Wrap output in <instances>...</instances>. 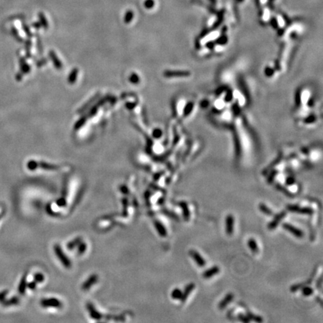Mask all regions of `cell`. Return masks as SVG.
Wrapping results in <instances>:
<instances>
[{"instance_id":"2","label":"cell","mask_w":323,"mask_h":323,"mask_svg":"<svg viewBox=\"0 0 323 323\" xmlns=\"http://www.w3.org/2000/svg\"><path fill=\"white\" fill-rule=\"evenodd\" d=\"M287 212L286 210H283V211L278 212V214H276L275 216H274V218H272V220L268 224L267 227L269 231H273V230L276 229L278 227V226L279 225L280 221L284 219V218L287 216Z\"/></svg>"},{"instance_id":"29","label":"cell","mask_w":323,"mask_h":323,"mask_svg":"<svg viewBox=\"0 0 323 323\" xmlns=\"http://www.w3.org/2000/svg\"><path fill=\"white\" fill-rule=\"evenodd\" d=\"M34 280L37 282V283H41L44 280V276L43 274L41 273H37L34 274Z\"/></svg>"},{"instance_id":"25","label":"cell","mask_w":323,"mask_h":323,"mask_svg":"<svg viewBox=\"0 0 323 323\" xmlns=\"http://www.w3.org/2000/svg\"><path fill=\"white\" fill-rule=\"evenodd\" d=\"M81 242H82V238H80V237L76 238V239H75L74 240L70 242L68 244H67V248L70 249V250L73 249L75 247L78 246L79 243H81Z\"/></svg>"},{"instance_id":"30","label":"cell","mask_w":323,"mask_h":323,"mask_svg":"<svg viewBox=\"0 0 323 323\" xmlns=\"http://www.w3.org/2000/svg\"><path fill=\"white\" fill-rule=\"evenodd\" d=\"M18 302H19V299H17V297H13V299H11L9 301H5V302H4V304H5V305H6L7 306H9V305H16V304H17Z\"/></svg>"},{"instance_id":"14","label":"cell","mask_w":323,"mask_h":323,"mask_svg":"<svg viewBox=\"0 0 323 323\" xmlns=\"http://www.w3.org/2000/svg\"><path fill=\"white\" fill-rule=\"evenodd\" d=\"M154 226H155L156 230L158 232L159 235L162 237H165L166 236H167L168 232H167V230H166V228L165 227V226H164L163 224H162L159 221V220H155V221H154Z\"/></svg>"},{"instance_id":"8","label":"cell","mask_w":323,"mask_h":323,"mask_svg":"<svg viewBox=\"0 0 323 323\" xmlns=\"http://www.w3.org/2000/svg\"><path fill=\"white\" fill-rule=\"evenodd\" d=\"M180 207L182 209V212H183V217L184 218L185 221H189L191 217L190 210H189L188 203L186 201H180L178 203Z\"/></svg>"},{"instance_id":"32","label":"cell","mask_w":323,"mask_h":323,"mask_svg":"<svg viewBox=\"0 0 323 323\" xmlns=\"http://www.w3.org/2000/svg\"><path fill=\"white\" fill-rule=\"evenodd\" d=\"M322 274H321L320 277L319 278L316 280V289L321 290V289H322Z\"/></svg>"},{"instance_id":"38","label":"cell","mask_w":323,"mask_h":323,"mask_svg":"<svg viewBox=\"0 0 323 323\" xmlns=\"http://www.w3.org/2000/svg\"><path fill=\"white\" fill-rule=\"evenodd\" d=\"M3 213H1V214H0V219H1V218L3 217Z\"/></svg>"},{"instance_id":"3","label":"cell","mask_w":323,"mask_h":323,"mask_svg":"<svg viewBox=\"0 0 323 323\" xmlns=\"http://www.w3.org/2000/svg\"><path fill=\"white\" fill-rule=\"evenodd\" d=\"M54 251H55L56 256H57L58 258L61 260V262L62 263V264L64 265V266L67 268L70 267L71 266L70 260L67 258V257L66 256V255L64 254L61 246L59 245H55V246H54Z\"/></svg>"},{"instance_id":"11","label":"cell","mask_w":323,"mask_h":323,"mask_svg":"<svg viewBox=\"0 0 323 323\" xmlns=\"http://www.w3.org/2000/svg\"><path fill=\"white\" fill-rule=\"evenodd\" d=\"M233 299L234 295L233 293H227V295L224 297V299L218 303V309H219V310H224V309H225L226 307H227V305L233 300Z\"/></svg>"},{"instance_id":"9","label":"cell","mask_w":323,"mask_h":323,"mask_svg":"<svg viewBox=\"0 0 323 323\" xmlns=\"http://www.w3.org/2000/svg\"><path fill=\"white\" fill-rule=\"evenodd\" d=\"M195 284L194 283H190L185 286L184 288V290H183V292L182 293V297L180 299V301H182V302L184 303L186 301L187 299H188V297L189 296V295H190V294L191 293V292L195 289Z\"/></svg>"},{"instance_id":"28","label":"cell","mask_w":323,"mask_h":323,"mask_svg":"<svg viewBox=\"0 0 323 323\" xmlns=\"http://www.w3.org/2000/svg\"><path fill=\"white\" fill-rule=\"evenodd\" d=\"M295 183H296V180H295V177H293V176H289V177H287V178H286L285 183L287 185H293L295 184Z\"/></svg>"},{"instance_id":"20","label":"cell","mask_w":323,"mask_h":323,"mask_svg":"<svg viewBox=\"0 0 323 323\" xmlns=\"http://www.w3.org/2000/svg\"><path fill=\"white\" fill-rule=\"evenodd\" d=\"M162 213L165 215L166 216H168V217H169L170 218H171V219L175 220V221H180V217L178 215L176 214L175 212H174L173 211L167 210V209H163V210H162Z\"/></svg>"},{"instance_id":"23","label":"cell","mask_w":323,"mask_h":323,"mask_svg":"<svg viewBox=\"0 0 323 323\" xmlns=\"http://www.w3.org/2000/svg\"><path fill=\"white\" fill-rule=\"evenodd\" d=\"M182 293L183 292L181 291V289H178V288H176V289H173L171 292V298L175 300H180L182 297Z\"/></svg>"},{"instance_id":"13","label":"cell","mask_w":323,"mask_h":323,"mask_svg":"<svg viewBox=\"0 0 323 323\" xmlns=\"http://www.w3.org/2000/svg\"><path fill=\"white\" fill-rule=\"evenodd\" d=\"M87 309H88V312H89L91 316L92 317L93 319L96 320H100L102 318V315L98 312L97 310L94 308V307L93 306L91 303H88L87 304Z\"/></svg>"},{"instance_id":"7","label":"cell","mask_w":323,"mask_h":323,"mask_svg":"<svg viewBox=\"0 0 323 323\" xmlns=\"http://www.w3.org/2000/svg\"><path fill=\"white\" fill-rule=\"evenodd\" d=\"M189 254L199 267H204V266H206V260H204V257L201 256L198 251L191 249L189 251Z\"/></svg>"},{"instance_id":"33","label":"cell","mask_w":323,"mask_h":323,"mask_svg":"<svg viewBox=\"0 0 323 323\" xmlns=\"http://www.w3.org/2000/svg\"><path fill=\"white\" fill-rule=\"evenodd\" d=\"M57 204L59 206H65L66 205V201L65 198H61L57 201Z\"/></svg>"},{"instance_id":"26","label":"cell","mask_w":323,"mask_h":323,"mask_svg":"<svg viewBox=\"0 0 323 323\" xmlns=\"http://www.w3.org/2000/svg\"><path fill=\"white\" fill-rule=\"evenodd\" d=\"M305 286H306V283H305V282H304V283L293 284V285H292L291 287H290V291H291L292 293H295V292H297L298 290L301 289V288L305 287Z\"/></svg>"},{"instance_id":"36","label":"cell","mask_w":323,"mask_h":323,"mask_svg":"<svg viewBox=\"0 0 323 323\" xmlns=\"http://www.w3.org/2000/svg\"><path fill=\"white\" fill-rule=\"evenodd\" d=\"M121 190L122 191V192L124 193V194H128V193H129L128 192V191H128V189H127L126 186H121Z\"/></svg>"},{"instance_id":"10","label":"cell","mask_w":323,"mask_h":323,"mask_svg":"<svg viewBox=\"0 0 323 323\" xmlns=\"http://www.w3.org/2000/svg\"><path fill=\"white\" fill-rule=\"evenodd\" d=\"M219 272L220 268L217 266H214L211 268H208V269L205 270L202 273V277L205 278V279H210V278H212L213 276L219 273Z\"/></svg>"},{"instance_id":"18","label":"cell","mask_w":323,"mask_h":323,"mask_svg":"<svg viewBox=\"0 0 323 323\" xmlns=\"http://www.w3.org/2000/svg\"><path fill=\"white\" fill-rule=\"evenodd\" d=\"M259 210H260V211L262 212V213L266 215V216H272L274 215L273 211H272L268 206H266V204H263V203H260V204H259Z\"/></svg>"},{"instance_id":"21","label":"cell","mask_w":323,"mask_h":323,"mask_svg":"<svg viewBox=\"0 0 323 323\" xmlns=\"http://www.w3.org/2000/svg\"><path fill=\"white\" fill-rule=\"evenodd\" d=\"M278 174V170H271V171L267 174V180H266V182H267L268 184H272L273 183L275 177H277Z\"/></svg>"},{"instance_id":"17","label":"cell","mask_w":323,"mask_h":323,"mask_svg":"<svg viewBox=\"0 0 323 323\" xmlns=\"http://www.w3.org/2000/svg\"><path fill=\"white\" fill-rule=\"evenodd\" d=\"M247 246H248L250 250L252 251L254 254H257L259 252V247L257 245V242L254 238H251L247 241Z\"/></svg>"},{"instance_id":"1","label":"cell","mask_w":323,"mask_h":323,"mask_svg":"<svg viewBox=\"0 0 323 323\" xmlns=\"http://www.w3.org/2000/svg\"><path fill=\"white\" fill-rule=\"evenodd\" d=\"M287 210L288 211L292 212H295V213H299V214H304V215H313V210L310 207H307V206H300L299 205H294V204H289L287 206Z\"/></svg>"},{"instance_id":"35","label":"cell","mask_w":323,"mask_h":323,"mask_svg":"<svg viewBox=\"0 0 323 323\" xmlns=\"http://www.w3.org/2000/svg\"><path fill=\"white\" fill-rule=\"evenodd\" d=\"M36 286H37V282L35 281V280H34L33 282H32V283H30L29 284L28 287L30 289H34L36 288Z\"/></svg>"},{"instance_id":"4","label":"cell","mask_w":323,"mask_h":323,"mask_svg":"<svg viewBox=\"0 0 323 323\" xmlns=\"http://www.w3.org/2000/svg\"><path fill=\"white\" fill-rule=\"evenodd\" d=\"M282 227H283L284 230L289 232L292 235H293L294 237L297 238H302L305 236V233H304V232L301 229H299V228L295 227V226H293L291 224L284 223L282 224Z\"/></svg>"},{"instance_id":"27","label":"cell","mask_w":323,"mask_h":323,"mask_svg":"<svg viewBox=\"0 0 323 323\" xmlns=\"http://www.w3.org/2000/svg\"><path fill=\"white\" fill-rule=\"evenodd\" d=\"M237 319L240 321V322H244V323H248V322H250V321H251L250 320H249L248 317L246 316V315L243 314V313H238Z\"/></svg>"},{"instance_id":"16","label":"cell","mask_w":323,"mask_h":323,"mask_svg":"<svg viewBox=\"0 0 323 323\" xmlns=\"http://www.w3.org/2000/svg\"><path fill=\"white\" fill-rule=\"evenodd\" d=\"M281 159H282V155H280L277 159H274V161L272 162V163H271L270 165H268V167L266 168V169L263 171L262 175H267V174L271 171V170L273 169V168L275 167V166H277L278 164L280 163V162L281 161Z\"/></svg>"},{"instance_id":"5","label":"cell","mask_w":323,"mask_h":323,"mask_svg":"<svg viewBox=\"0 0 323 323\" xmlns=\"http://www.w3.org/2000/svg\"><path fill=\"white\" fill-rule=\"evenodd\" d=\"M40 305L44 307H55V308H60L62 307V303L55 298H51V299H45L40 301Z\"/></svg>"},{"instance_id":"6","label":"cell","mask_w":323,"mask_h":323,"mask_svg":"<svg viewBox=\"0 0 323 323\" xmlns=\"http://www.w3.org/2000/svg\"><path fill=\"white\" fill-rule=\"evenodd\" d=\"M235 218L231 214L227 215L225 218V232L228 236H231L234 232Z\"/></svg>"},{"instance_id":"12","label":"cell","mask_w":323,"mask_h":323,"mask_svg":"<svg viewBox=\"0 0 323 323\" xmlns=\"http://www.w3.org/2000/svg\"><path fill=\"white\" fill-rule=\"evenodd\" d=\"M97 280H98L97 274H92V275L91 276V277L88 278V280H87L86 281L82 284V290L89 289L92 285H94V284L96 283Z\"/></svg>"},{"instance_id":"34","label":"cell","mask_w":323,"mask_h":323,"mask_svg":"<svg viewBox=\"0 0 323 323\" xmlns=\"http://www.w3.org/2000/svg\"><path fill=\"white\" fill-rule=\"evenodd\" d=\"M36 166H37V164L35 163V162H34L32 161L30 162L28 164V168H29V169H30V170L35 169V168H37Z\"/></svg>"},{"instance_id":"15","label":"cell","mask_w":323,"mask_h":323,"mask_svg":"<svg viewBox=\"0 0 323 323\" xmlns=\"http://www.w3.org/2000/svg\"><path fill=\"white\" fill-rule=\"evenodd\" d=\"M275 188H276V189H278V191H281V192L283 193L284 195H285L286 196L289 197V198H293L295 197V195L293 194V193H292L291 191H290L289 189L287 188V187L284 186V185L280 184V183H276Z\"/></svg>"},{"instance_id":"22","label":"cell","mask_w":323,"mask_h":323,"mask_svg":"<svg viewBox=\"0 0 323 323\" xmlns=\"http://www.w3.org/2000/svg\"><path fill=\"white\" fill-rule=\"evenodd\" d=\"M27 287V282H26V274H25V276L22 278L21 280L20 286H19V292H20V294H23L26 291V289Z\"/></svg>"},{"instance_id":"19","label":"cell","mask_w":323,"mask_h":323,"mask_svg":"<svg viewBox=\"0 0 323 323\" xmlns=\"http://www.w3.org/2000/svg\"><path fill=\"white\" fill-rule=\"evenodd\" d=\"M246 316L248 317L249 320L251 321H254V322H263V318L258 315L254 314V313H252L251 311L247 310L246 311Z\"/></svg>"},{"instance_id":"37","label":"cell","mask_w":323,"mask_h":323,"mask_svg":"<svg viewBox=\"0 0 323 323\" xmlns=\"http://www.w3.org/2000/svg\"><path fill=\"white\" fill-rule=\"evenodd\" d=\"M164 202H165V198L162 197V198H160L158 200V204L159 205H162L164 204Z\"/></svg>"},{"instance_id":"31","label":"cell","mask_w":323,"mask_h":323,"mask_svg":"<svg viewBox=\"0 0 323 323\" xmlns=\"http://www.w3.org/2000/svg\"><path fill=\"white\" fill-rule=\"evenodd\" d=\"M86 243H79V247H78V253L79 254H82V253L85 252V251L86 250Z\"/></svg>"},{"instance_id":"24","label":"cell","mask_w":323,"mask_h":323,"mask_svg":"<svg viewBox=\"0 0 323 323\" xmlns=\"http://www.w3.org/2000/svg\"><path fill=\"white\" fill-rule=\"evenodd\" d=\"M301 293H302V295H304V296H310V295H313V289L312 287H308V286H305V287H303L302 288H301Z\"/></svg>"}]
</instances>
